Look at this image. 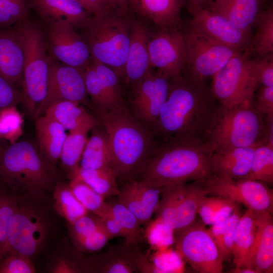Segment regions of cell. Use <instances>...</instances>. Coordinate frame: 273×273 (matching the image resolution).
I'll return each mask as SVG.
<instances>
[{
	"label": "cell",
	"instance_id": "1",
	"mask_svg": "<svg viewBox=\"0 0 273 273\" xmlns=\"http://www.w3.org/2000/svg\"><path fill=\"white\" fill-rule=\"evenodd\" d=\"M216 102L206 80L187 72L170 79L155 130L166 139L183 135L204 139L216 114Z\"/></svg>",
	"mask_w": 273,
	"mask_h": 273
},
{
	"label": "cell",
	"instance_id": "2",
	"mask_svg": "<svg viewBox=\"0 0 273 273\" xmlns=\"http://www.w3.org/2000/svg\"><path fill=\"white\" fill-rule=\"evenodd\" d=\"M108 139L111 165L117 179H136L157 148L154 136L124 105L99 115Z\"/></svg>",
	"mask_w": 273,
	"mask_h": 273
},
{
	"label": "cell",
	"instance_id": "3",
	"mask_svg": "<svg viewBox=\"0 0 273 273\" xmlns=\"http://www.w3.org/2000/svg\"><path fill=\"white\" fill-rule=\"evenodd\" d=\"M212 154L202 138L183 135L169 138L157 148L141 179L160 189L190 181H203L211 174Z\"/></svg>",
	"mask_w": 273,
	"mask_h": 273
},
{
	"label": "cell",
	"instance_id": "4",
	"mask_svg": "<svg viewBox=\"0 0 273 273\" xmlns=\"http://www.w3.org/2000/svg\"><path fill=\"white\" fill-rule=\"evenodd\" d=\"M60 179L57 165L44 158L30 142H16L0 155V180L19 198L51 199Z\"/></svg>",
	"mask_w": 273,
	"mask_h": 273
},
{
	"label": "cell",
	"instance_id": "5",
	"mask_svg": "<svg viewBox=\"0 0 273 273\" xmlns=\"http://www.w3.org/2000/svg\"><path fill=\"white\" fill-rule=\"evenodd\" d=\"M60 218L53 207L52 198H19L17 209L9 226L6 253H18L32 260L38 256L54 239Z\"/></svg>",
	"mask_w": 273,
	"mask_h": 273
},
{
	"label": "cell",
	"instance_id": "6",
	"mask_svg": "<svg viewBox=\"0 0 273 273\" xmlns=\"http://www.w3.org/2000/svg\"><path fill=\"white\" fill-rule=\"evenodd\" d=\"M13 27L22 43L24 52L23 102L31 117H34L47 94L50 57L44 32L28 18Z\"/></svg>",
	"mask_w": 273,
	"mask_h": 273
},
{
	"label": "cell",
	"instance_id": "7",
	"mask_svg": "<svg viewBox=\"0 0 273 273\" xmlns=\"http://www.w3.org/2000/svg\"><path fill=\"white\" fill-rule=\"evenodd\" d=\"M264 121L253 100L224 108L218 105L216 115L204 139L212 153L251 146L262 139Z\"/></svg>",
	"mask_w": 273,
	"mask_h": 273
},
{
	"label": "cell",
	"instance_id": "8",
	"mask_svg": "<svg viewBox=\"0 0 273 273\" xmlns=\"http://www.w3.org/2000/svg\"><path fill=\"white\" fill-rule=\"evenodd\" d=\"M125 15L110 12L93 17L84 29L92 57L112 69L119 77L125 75L130 43L131 24Z\"/></svg>",
	"mask_w": 273,
	"mask_h": 273
},
{
	"label": "cell",
	"instance_id": "9",
	"mask_svg": "<svg viewBox=\"0 0 273 273\" xmlns=\"http://www.w3.org/2000/svg\"><path fill=\"white\" fill-rule=\"evenodd\" d=\"M212 78L211 91L224 108L253 100L259 85L255 59L245 50L237 52Z\"/></svg>",
	"mask_w": 273,
	"mask_h": 273
},
{
	"label": "cell",
	"instance_id": "10",
	"mask_svg": "<svg viewBox=\"0 0 273 273\" xmlns=\"http://www.w3.org/2000/svg\"><path fill=\"white\" fill-rule=\"evenodd\" d=\"M206 225L197 220L176 232V251L182 260L200 273H221L223 261Z\"/></svg>",
	"mask_w": 273,
	"mask_h": 273
},
{
	"label": "cell",
	"instance_id": "11",
	"mask_svg": "<svg viewBox=\"0 0 273 273\" xmlns=\"http://www.w3.org/2000/svg\"><path fill=\"white\" fill-rule=\"evenodd\" d=\"M184 35L187 72L200 80L212 77L239 51L190 27Z\"/></svg>",
	"mask_w": 273,
	"mask_h": 273
},
{
	"label": "cell",
	"instance_id": "12",
	"mask_svg": "<svg viewBox=\"0 0 273 273\" xmlns=\"http://www.w3.org/2000/svg\"><path fill=\"white\" fill-rule=\"evenodd\" d=\"M200 182L208 195L228 198L254 212L272 214L273 192L265 183L245 178L234 179L212 173Z\"/></svg>",
	"mask_w": 273,
	"mask_h": 273
},
{
	"label": "cell",
	"instance_id": "13",
	"mask_svg": "<svg viewBox=\"0 0 273 273\" xmlns=\"http://www.w3.org/2000/svg\"><path fill=\"white\" fill-rule=\"evenodd\" d=\"M46 24V44L52 59L83 69L90 63L92 55L87 43L73 25L63 21Z\"/></svg>",
	"mask_w": 273,
	"mask_h": 273
},
{
	"label": "cell",
	"instance_id": "14",
	"mask_svg": "<svg viewBox=\"0 0 273 273\" xmlns=\"http://www.w3.org/2000/svg\"><path fill=\"white\" fill-rule=\"evenodd\" d=\"M87 96L84 69L50 58L46 96L34 119L42 115L47 107L58 101H69L87 105Z\"/></svg>",
	"mask_w": 273,
	"mask_h": 273
},
{
	"label": "cell",
	"instance_id": "15",
	"mask_svg": "<svg viewBox=\"0 0 273 273\" xmlns=\"http://www.w3.org/2000/svg\"><path fill=\"white\" fill-rule=\"evenodd\" d=\"M187 8L191 14L190 28L238 51L244 50L251 37L229 19L189 0Z\"/></svg>",
	"mask_w": 273,
	"mask_h": 273
},
{
	"label": "cell",
	"instance_id": "16",
	"mask_svg": "<svg viewBox=\"0 0 273 273\" xmlns=\"http://www.w3.org/2000/svg\"><path fill=\"white\" fill-rule=\"evenodd\" d=\"M170 79L162 73L151 71L133 84L131 105L133 115L147 128L155 129L162 106L168 94Z\"/></svg>",
	"mask_w": 273,
	"mask_h": 273
},
{
	"label": "cell",
	"instance_id": "17",
	"mask_svg": "<svg viewBox=\"0 0 273 273\" xmlns=\"http://www.w3.org/2000/svg\"><path fill=\"white\" fill-rule=\"evenodd\" d=\"M151 67L170 79L181 74L185 68L184 35L179 28L161 29L148 44Z\"/></svg>",
	"mask_w": 273,
	"mask_h": 273
},
{
	"label": "cell",
	"instance_id": "18",
	"mask_svg": "<svg viewBox=\"0 0 273 273\" xmlns=\"http://www.w3.org/2000/svg\"><path fill=\"white\" fill-rule=\"evenodd\" d=\"M84 74L87 95L98 115L124 104L119 77L110 67L92 57Z\"/></svg>",
	"mask_w": 273,
	"mask_h": 273
},
{
	"label": "cell",
	"instance_id": "19",
	"mask_svg": "<svg viewBox=\"0 0 273 273\" xmlns=\"http://www.w3.org/2000/svg\"><path fill=\"white\" fill-rule=\"evenodd\" d=\"M160 194V189L151 186L142 179H132L124 183L117 200L143 224L150 220Z\"/></svg>",
	"mask_w": 273,
	"mask_h": 273
},
{
	"label": "cell",
	"instance_id": "20",
	"mask_svg": "<svg viewBox=\"0 0 273 273\" xmlns=\"http://www.w3.org/2000/svg\"><path fill=\"white\" fill-rule=\"evenodd\" d=\"M263 144L266 142L261 139L251 146L213 152L210 161L211 173L234 179L245 178L250 170L255 150Z\"/></svg>",
	"mask_w": 273,
	"mask_h": 273
},
{
	"label": "cell",
	"instance_id": "21",
	"mask_svg": "<svg viewBox=\"0 0 273 273\" xmlns=\"http://www.w3.org/2000/svg\"><path fill=\"white\" fill-rule=\"evenodd\" d=\"M257 230L255 240L243 268L256 273L273 272V219L268 212H255Z\"/></svg>",
	"mask_w": 273,
	"mask_h": 273
},
{
	"label": "cell",
	"instance_id": "22",
	"mask_svg": "<svg viewBox=\"0 0 273 273\" xmlns=\"http://www.w3.org/2000/svg\"><path fill=\"white\" fill-rule=\"evenodd\" d=\"M29 6L46 24L63 21L84 29L93 17L77 0H29Z\"/></svg>",
	"mask_w": 273,
	"mask_h": 273
},
{
	"label": "cell",
	"instance_id": "23",
	"mask_svg": "<svg viewBox=\"0 0 273 273\" xmlns=\"http://www.w3.org/2000/svg\"><path fill=\"white\" fill-rule=\"evenodd\" d=\"M149 40L148 31L143 24L135 23L131 24L125 76L127 82L132 85L142 80L150 72Z\"/></svg>",
	"mask_w": 273,
	"mask_h": 273
},
{
	"label": "cell",
	"instance_id": "24",
	"mask_svg": "<svg viewBox=\"0 0 273 273\" xmlns=\"http://www.w3.org/2000/svg\"><path fill=\"white\" fill-rule=\"evenodd\" d=\"M129 10L150 20L161 29L180 28L185 0H127Z\"/></svg>",
	"mask_w": 273,
	"mask_h": 273
},
{
	"label": "cell",
	"instance_id": "25",
	"mask_svg": "<svg viewBox=\"0 0 273 273\" xmlns=\"http://www.w3.org/2000/svg\"><path fill=\"white\" fill-rule=\"evenodd\" d=\"M24 52L13 27L0 29V76L22 86Z\"/></svg>",
	"mask_w": 273,
	"mask_h": 273
},
{
	"label": "cell",
	"instance_id": "26",
	"mask_svg": "<svg viewBox=\"0 0 273 273\" xmlns=\"http://www.w3.org/2000/svg\"><path fill=\"white\" fill-rule=\"evenodd\" d=\"M264 0H212L206 9L226 18L242 31L251 34L263 9Z\"/></svg>",
	"mask_w": 273,
	"mask_h": 273
},
{
	"label": "cell",
	"instance_id": "27",
	"mask_svg": "<svg viewBox=\"0 0 273 273\" xmlns=\"http://www.w3.org/2000/svg\"><path fill=\"white\" fill-rule=\"evenodd\" d=\"M43 270L47 273L90 272L86 258L66 237L54 244L46 257Z\"/></svg>",
	"mask_w": 273,
	"mask_h": 273
},
{
	"label": "cell",
	"instance_id": "28",
	"mask_svg": "<svg viewBox=\"0 0 273 273\" xmlns=\"http://www.w3.org/2000/svg\"><path fill=\"white\" fill-rule=\"evenodd\" d=\"M204 195H208L200 181H192L179 185L174 202V233L195 221L199 203Z\"/></svg>",
	"mask_w": 273,
	"mask_h": 273
},
{
	"label": "cell",
	"instance_id": "29",
	"mask_svg": "<svg viewBox=\"0 0 273 273\" xmlns=\"http://www.w3.org/2000/svg\"><path fill=\"white\" fill-rule=\"evenodd\" d=\"M35 120V127L38 149L49 161L57 164L66 138V129L58 122L43 114Z\"/></svg>",
	"mask_w": 273,
	"mask_h": 273
},
{
	"label": "cell",
	"instance_id": "30",
	"mask_svg": "<svg viewBox=\"0 0 273 273\" xmlns=\"http://www.w3.org/2000/svg\"><path fill=\"white\" fill-rule=\"evenodd\" d=\"M43 114L55 119L69 131L82 128L92 130L100 124V120L80 104L69 101L54 103L46 109Z\"/></svg>",
	"mask_w": 273,
	"mask_h": 273
},
{
	"label": "cell",
	"instance_id": "31",
	"mask_svg": "<svg viewBox=\"0 0 273 273\" xmlns=\"http://www.w3.org/2000/svg\"><path fill=\"white\" fill-rule=\"evenodd\" d=\"M256 230L255 213L247 209L241 216L233 236L232 256L235 268L232 271L245 267L255 240Z\"/></svg>",
	"mask_w": 273,
	"mask_h": 273
},
{
	"label": "cell",
	"instance_id": "32",
	"mask_svg": "<svg viewBox=\"0 0 273 273\" xmlns=\"http://www.w3.org/2000/svg\"><path fill=\"white\" fill-rule=\"evenodd\" d=\"M100 125L92 129V134L87 140L79 163L83 169L112 168L107 134Z\"/></svg>",
	"mask_w": 273,
	"mask_h": 273
},
{
	"label": "cell",
	"instance_id": "33",
	"mask_svg": "<svg viewBox=\"0 0 273 273\" xmlns=\"http://www.w3.org/2000/svg\"><path fill=\"white\" fill-rule=\"evenodd\" d=\"M53 206L67 223H72L89 211L74 195L68 183L62 179L56 183L52 194Z\"/></svg>",
	"mask_w": 273,
	"mask_h": 273
},
{
	"label": "cell",
	"instance_id": "34",
	"mask_svg": "<svg viewBox=\"0 0 273 273\" xmlns=\"http://www.w3.org/2000/svg\"><path fill=\"white\" fill-rule=\"evenodd\" d=\"M68 178H78L104 199L117 196L119 192L117 177L112 168L85 169L78 166L68 175Z\"/></svg>",
	"mask_w": 273,
	"mask_h": 273
},
{
	"label": "cell",
	"instance_id": "35",
	"mask_svg": "<svg viewBox=\"0 0 273 273\" xmlns=\"http://www.w3.org/2000/svg\"><path fill=\"white\" fill-rule=\"evenodd\" d=\"M90 272L131 273L136 272L128 256L127 248L112 249L86 257Z\"/></svg>",
	"mask_w": 273,
	"mask_h": 273
},
{
	"label": "cell",
	"instance_id": "36",
	"mask_svg": "<svg viewBox=\"0 0 273 273\" xmlns=\"http://www.w3.org/2000/svg\"><path fill=\"white\" fill-rule=\"evenodd\" d=\"M256 24L257 28L245 50L256 58L273 53V8L270 5L261 11Z\"/></svg>",
	"mask_w": 273,
	"mask_h": 273
},
{
	"label": "cell",
	"instance_id": "37",
	"mask_svg": "<svg viewBox=\"0 0 273 273\" xmlns=\"http://www.w3.org/2000/svg\"><path fill=\"white\" fill-rule=\"evenodd\" d=\"M91 129L82 128L70 131L63 143L59 161L60 166L67 175L79 166Z\"/></svg>",
	"mask_w": 273,
	"mask_h": 273
},
{
	"label": "cell",
	"instance_id": "38",
	"mask_svg": "<svg viewBox=\"0 0 273 273\" xmlns=\"http://www.w3.org/2000/svg\"><path fill=\"white\" fill-rule=\"evenodd\" d=\"M103 221L89 212L72 223H67L68 238L73 246L83 253L87 248Z\"/></svg>",
	"mask_w": 273,
	"mask_h": 273
},
{
	"label": "cell",
	"instance_id": "39",
	"mask_svg": "<svg viewBox=\"0 0 273 273\" xmlns=\"http://www.w3.org/2000/svg\"><path fill=\"white\" fill-rule=\"evenodd\" d=\"M239 204L219 196H203L199 201L198 214L206 225H213L226 220Z\"/></svg>",
	"mask_w": 273,
	"mask_h": 273
},
{
	"label": "cell",
	"instance_id": "40",
	"mask_svg": "<svg viewBox=\"0 0 273 273\" xmlns=\"http://www.w3.org/2000/svg\"><path fill=\"white\" fill-rule=\"evenodd\" d=\"M18 204V196L0 180V260L7 252L9 226Z\"/></svg>",
	"mask_w": 273,
	"mask_h": 273
},
{
	"label": "cell",
	"instance_id": "41",
	"mask_svg": "<svg viewBox=\"0 0 273 273\" xmlns=\"http://www.w3.org/2000/svg\"><path fill=\"white\" fill-rule=\"evenodd\" d=\"M113 216L121 226L126 246L138 245L141 238L142 224L136 217L117 200L107 202Z\"/></svg>",
	"mask_w": 273,
	"mask_h": 273
},
{
	"label": "cell",
	"instance_id": "42",
	"mask_svg": "<svg viewBox=\"0 0 273 273\" xmlns=\"http://www.w3.org/2000/svg\"><path fill=\"white\" fill-rule=\"evenodd\" d=\"M245 179L273 183V145L263 144L254 152L252 165Z\"/></svg>",
	"mask_w": 273,
	"mask_h": 273
},
{
	"label": "cell",
	"instance_id": "43",
	"mask_svg": "<svg viewBox=\"0 0 273 273\" xmlns=\"http://www.w3.org/2000/svg\"><path fill=\"white\" fill-rule=\"evenodd\" d=\"M68 178L69 185L78 201L88 211L100 217L108 208L107 202L81 179L75 177Z\"/></svg>",
	"mask_w": 273,
	"mask_h": 273
},
{
	"label": "cell",
	"instance_id": "44",
	"mask_svg": "<svg viewBox=\"0 0 273 273\" xmlns=\"http://www.w3.org/2000/svg\"><path fill=\"white\" fill-rule=\"evenodd\" d=\"M23 116L16 106L6 108L0 112V139L11 144L17 142L23 132Z\"/></svg>",
	"mask_w": 273,
	"mask_h": 273
},
{
	"label": "cell",
	"instance_id": "45",
	"mask_svg": "<svg viewBox=\"0 0 273 273\" xmlns=\"http://www.w3.org/2000/svg\"><path fill=\"white\" fill-rule=\"evenodd\" d=\"M145 230V237L156 251L167 249L174 242L173 231L159 218L149 221Z\"/></svg>",
	"mask_w": 273,
	"mask_h": 273
},
{
	"label": "cell",
	"instance_id": "46",
	"mask_svg": "<svg viewBox=\"0 0 273 273\" xmlns=\"http://www.w3.org/2000/svg\"><path fill=\"white\" fill-rule=\"evenodd\" d=\"M27 0H0V28L10 27L28 18Z\"/></svg>",
	"mask_w": 273,
	"mask_h": 273
},
{
	"label": "cell",
	"instance_id": "47",
	"mask_svg": "<svg viewBox=\"0 0 273 273\" xmlns=\"http://www.w3.org/2000/svg\"><path fill=\"white\" fill-rule=\"evenodd\" d=\"M35 267L32 260L14 252L7 253L0 260V273H34Z\"/></svg>",
	"mask_w": 273,
	"mask_h": 273
},
{
	"label": "cell",
	"instance_id": "48",
	"mask_svg": "<svg viewBox=\"0 0 273 273\" xmlns=\"http://www.w3.org/2000/svg\"><path fill=\"white\" fill-rule=\"evenodd\" d=\"M180 256L177 251L167 249L157 250L152 256L155 272H176L181 270Z\"/></svg>",
	"mask_w": 273,
	"mask_h": 273
},
{
	"label": "cell",
	"instance_id": "49",
	"mask_svg": "<svg viewBox=\"0 0 273 273\" xmlns=\"http://www.w3.org/2000/svg\"><path fill=\"white\" fill-rule=\"evenodd\" d=\"M23 101L22 93L17 85L0 76V112Z\"/></svg>",
	"mask_w": 273,
	"mask_h": 273
},
{
	"label": "cell",
	"instance_id": "50",
	"mask_svg": "<svg viewBox=\"0 0 273 273\" xmlns=\"http://www.w3.org/2000/svg\"><path fill=\"white\" fill-rule=\"evenodd\" d=\"M259 85L273 87V53L255 59Z\"/></svg>",
	"mask_w": 273,
	"mask_h": 273
},
{
	"label": "cell",
	"instance_id": "51",
	"mask_svg": "<svg viewBox=\"0 0 273 273\" xmlns=\"http://www.w3.org/2000/svg\"><path fill=\"white\" fill-rule=\"evenodd\" d=\"M240 204L235 209L232 214L226 219L224 228V244L226 261L232 257L233 240L236 226L242 216Z\"/></svg>",
	"mask_w": 273,
	"mask_h": 273
},
{
	"label": "cell",
	"instance_id": "52",
	"mask_svg": "<svg viewBox=\"0 0 273 273\" xmlns=\"http://www.w3.org/2000/svg\"><path fill=\"white\" fill-rule=\"evenodd\" d=\"M253 103L262 115L273 116V87L260 86Z\"/></svg>",
	"mask_w": 273,
	"mask_h": 273
},
{
	"label": "cell",
	"instance_id": "53",
	"mask_svg": "<svg viewBox=\"0 0 273 273\" xmlns=\"http://www.w3.org/2000/svg\"><path fill=\"white\" fill-rule=\"evenodd\" d=\"M93 17L103 16L111 12L106 0H77Z\"/></svg>",
	"mask_w": 273,
	"mask_h": 273
},
{
	"label": "cell",
	"instance_id": "54",
	"mask_svg": "<svg viewBox=\"0 0 273 273\" xmlns=\"http://www.w3.org/2000/svg\"><path fill=\"white\" fill-rule=\"evenodd\" d=\"M100 218L103 221L112 239L118 236H122L124 237V232L119 222L113 216L110 211L109 204L108 209Z\"/></svg>",
	"mask_w": 273,
	"mask_h": 273
},
{
	"label": "cell",
	"instance_id": "55",
	"mask_svg": "<svg viewBox=\"0 0 273 273\" xmlns=\"http://www.w3.org/2000/svg\"><path fill=\"white\" fill-rule=\"evenodd\" d=\"M111 12L121 15H126L129 11L127 0H106Z\"/></svg>",
	"mask_w": 273,
	"mask_h": 273
},
{
	"label": "cell",
	"instance_id": "56",
	"mask_svg": "<svg viewBox=\"0 0 273 273\" xmlns=\"http://www.w3.org/2000/svg\"><path fill=\"white\" fill-rule=\"evenodd\" d=\"M202 7L206 8L212 0H192Z\"/></svg>",
	"mask_w": 273,
	"mask_h": 273
},
{
	"label": "cell",
	"instance_id": "57",
	"mask_svg": "<svg viewBox=\"0 0 273 273\" xmlns=\"http://www.w3.org/2000/svg\"><path fill=\"white\" fill-rule=\"evenodd\" d=\"M1 139H0V155L4 150V148L2 147V144H1Z\"/></svg>",
	"mask_w": 273,
	"mask_h": 273
},
{
	"label": "cell",
	"instance_id": "58",
	"mask_svg": "<svg viewBox=\"0 0 273 273\" xmlns=\"http://www.w3.org/2000/svg\"><path fill=\"white\" fill-rule=\"evenodd\" d=\"M1 29V28H0V29Z\"/></svg>",
	"mask_w": 273,
	"mask_h": 273
}]
</instances>
